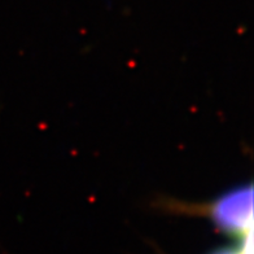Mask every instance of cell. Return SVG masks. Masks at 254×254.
I'll list each match as a JSON object with an SVG mask.
<instances>
[{
    "label": "cell",
    "mask_w": 254,
    "mask_h": 254,
    "mask_svg": "<svg viewBox=\"0 0 254 254\" xmlns=\"http://www.w3.org/2000/svg\"><path fill=\"white\" fill-rule=\"evenodd\" d=\"M253 188L252 184H241L222 193L206 204H182L179 201H167L166 209L178 211H190L204 215L214 224L215 230L227 235L235 243L248 240L252 223L253 206Z\"/></svg>",
    "instance_id": "1"
},
{
    "label": "cell",
    "mask_w": 254,
    "mask_h": 254,
    "mask_svg": "<svg viewBox=\"0 0 254 254\" xmlns=\"http://www.w3.org/2000/svg\"><path fill=\"white\" fill-rule=\"evenodd\" d=\"M247 244L248 240L243 241V243H235V244L223 247L209 254H249V251H247Z\"/></svg>",
    "instance_id": "2"
}]
</instances>
